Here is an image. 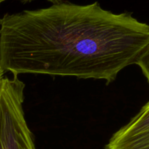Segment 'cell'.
Returning a JSON list of instances; mask_svg holds the SVG:
<instances>
[{"label":"cell","mask_w":149,"mask_h":149,"mask_svg":"<svg viewBox=\"0 0 149 149\" xmlns=\"http://www.w3.org/2000/svg\"><path fill=\"white\" fill-rule=\"evenodd\" d=\"M24 90L17 76L0 79V149H36L23 108Z\"/></svg>","instance_id":"cell-2"},{"label":"cell","mask_w":149,"mask_h":149,"mask_svg":"<svg viewBox=\"0 0 149 149\" xmlns=\"http://www.w3.org/2000/svg\"><path fill=\"white\" fill-rule=\"evenodd\" d=\"M4 1H6V0H0V4H1L2 2H4Z\"/></svg>","instance_id":"cell-7"},{"label":"cell","mask_w":149,"mask_h":149,"mask_svg":"<svg viewBox=\"0 0 149 149\" xmlns=\"http://www.w3.org/2000/svg\"><path fill=\"white\" fill-rule=\"evenodd\" d=\"M20 1H21L23 3H26V2H29V1H31V0H20Z\"/></svg>","instance_id":"cell-6"},{"label":"cell","mask_w":149,"mask_h":149,"mask_svg":"<svg viewBox=\"0 0 149 149\" xmlns=\"http://www.w3.org/2000/svg\"><path fill=\"white\" fill-rule=\"evenodd\" d=\"M105 149H149V101L112 135Z\"/></svg>","instance_id":"cell-3"},{"label":"cell","mask_w":149,"mask_h":149,"mask_svg":"<svg viewBox=\"0 0 149 149\" xmlns=\"http://www.w3.org/2000/svg\"><path fill=\"white\" fill-rule=\"evenodd\" d=\"M3 77H4V74H3V72L1 71V69H0V79H1Z\"/></svg>","instance_id":"cell-5"},{"label":"cell","mask_w":149,"mask_h":149,"mask_svg":"<svg viewBox=\"0 0 149 149\" xmlns=\"http://www.w3.org/2000/svg\"><path fill=\"white\" fill-rule=\"evenodd\" d=\"M135 64L140 67L149 84V45L141 54Z\"/></svg>","instance_id":"cell-4"},{"label":"cell","mask_w":149,"mask_h":149,"mask_svg":"<svg viewBox=\"0 0 149 149\" xmlns=\"http://www.w3.org/2000/svg\"><path fill=\"white\" fill-rule=\"evenodd\" d=\"M149 45V24L97 1L55 3L0 18L3 74H44L115 81Z\"/></svg>","instance_id":"cell-1"}]
</instances>
